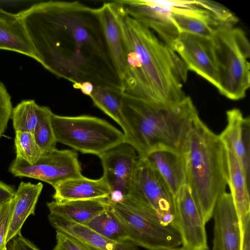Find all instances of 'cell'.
<instances>
[{
  "instance_id": "6",
  "label": "cell",
  "mask_w": 250,
  "mask_h": 250,
  "mask_svg": "<svg viewBox=\"0 0 250 250\" xmlns=\"http://www.w3.org/2000/svg\"><path fill=\"white\" fill-rule=\"evenodd\" d=\"M51 122L57 143L82 153L99 157L125 141L123 132L97 117L61 116L53 113Z\"/></svg>"
},
{
  "instance_id": "15",
  "label": "cell",
  "mask_w": 250,
  "mask_h": 250,
  "mask_svg": "<svg viewBox=\"0 0 250 250\" xmlns=\"http://www.w3.org/2000/svg\"><path fill=\"white\" fill-rule=\"evenodd\" d=\"M227 125L219 137L226 149L235 155L250 184V120L238 108L226 112Z\"/></svg>"
},
{
  "instance_id": "10",
  "label": "cell",
  "mask_w": 250,
  "mask_h": 250,
  "mask_svg": "<svg viewBox=\"0 0 250 250\" xmlns=\"http://www.w3.org/2000/svg\"><path fill=\"white\" fill-rule=\"evenodd\" d=\"M123 10L152 31L167 46L172 49L179 35L171 20L174 7L193 5L194 0H117Z\"/></svg>"
},
{
  "instance_id": "11",
  "label": "cell",
  "mask_w": 250,
  "mask_h": 250,
  "mask_svg": "<svg viewBox=\"0 0 250 250\" xmlns=\"http://www.w3.org/2000/svg\"><path fill=\"white\" fill-rule=\"evenodd\" d=\"M103 169V177L110 190L111 204L123 201L128 195L134 170L139 158L135 148L123 142L99 156Z\"/></svg>"
},
{
  "instance_id": "28",
  "label": "cell",
  "mask_w": 250,
  "mask_h": 250,
  "mask_svg": "<svg viewBox=\"0 0 250 250\" xmlns=\"http://www.w3.org/2000/svg\"><path fill=\"white\" fill-rule=\"evenodd\" d=\"M52 114L49 107L40 105L38 122L33 134L43 154L56 148L57 142L51 122Z\"/></svg>"
},
{
  "instance_id": "41",
  "label": "cell",
  "mask_w": 250,
  "mask_h": 250,
  "mask_svg": "<svg viewBox=\"0 0 250 250\" xmlns=\"http://www.w3.org/2000/svg\"></svg>"
},
{
  "instance_id": "5",
  "label": "cell",
  "mask_w": 250,
  "mask_h": 250,
  "mask_svg": "<svg viewBox=\"0 0 250 250\" xmlns=\"http://www.w3.org/2000/svg\"><path fill=\"white\" fill-rule=\"evenodd\" d=\"M211 40L217 71V89L229 99H243L250 85V44L245 33L234 24H224Z\"/></svg>"
},
{
  "instance_id": "36",
  "label": "cell",
  "mask_w": 250,
  "mask_h": 250,
  "mask_svg": "<svg viewBox=\"0 0 250 250\" xmlns=\"http://www.w3.org/2000/svg\"><path fill=\"white\" fill-rule=\"evenodd\" d=\"M241 250H250V221L242 229V244Z\"/></svg>"
},
{
  "instance_id": "29",
  "label": "cell",
  "mask_w": 250,
  "mask_h": 250,
  "mask_svg": "<svg viewBox=\"0 0 250 250\" xmlns=\"http://www.w3.org/2000/svg\"><path fill=\"white\" fill-rule=\"evenodd\" d=\"M14 145L17 158L30 165H34L43 155L38 146L33 133L15 132Z\"/></svg>"
},
{
  "instance_id": "4",
  "label": "cell",
  "mask_w": 250,
  "mask_h": 250,
  "mask_svg": "<svg viewBox=\"0 0 250 250\" xmlns=\"http://www.w3.org/2000/svg\"><path fill=\"white\" fill-rule=\"evenodd\" d=\"M122 113L129 130V144L141 158L159 146L180 150L193 121L199 116L187 96L176 104L160 105L124 92Z\"/></svg>"
},
{
  "instance_id": "31",
  "label": "cell",
  "mask_w": 250,
  "mask_h": 250,
  "mask_svg": "<svg viewBox=\"0 0 250 250\" xmlns=\"http://www.w3.org/2000/svg\"><path fill=\"white\" fill-rule=\"evenodd\" d=\"M13 108L11 96L3 83L0 82V139L11 119Z\"/></svg>"
},
{
  "instance_id": "17",
  "label": "cell",
  "mask_w": 250,
  "mask_h": 250,
  "mask_svg": "<svg viewBox=\"0 0 250 250\" xmlns=\"http://www.w3.org/2000/svg\"><path fill=\"white\" fill-rule=\"evenodd\" d=\"M171 20L179 34L188 33L211 38L222 23L207 10L195 5L174 7Z\"/></svg>"
},
{
  "instance_id": "32",
  "label": "cell",
  "mask_w": 250,
  "mask_h": 250,
  "mask_svg": "<svg viewBox=\"0 0 250 250\" xmlns=\"http://www.w3.org/2000/svg\"><path fill=\"white\" fill-rule=\"evenodd\" d=\"M56 243L52 250H99L68 234L56 230Z\"/></svg>"
},
{
  "instance_id": "18",
  "label": "cell",
  "mask_w": 250,
  "mask_h": 250,
  "mask_svg": "<svg viewBox=\"0 0 250 250\" xmlns=\"http://www.w3.org/2000/svg\"><path fill=\"white\" fill-rule=\"evenodd\" d=\"M54 201L62 202L72 200L108 198L110 188L102 176L92 179L83 176L67 179L54 186Z\"/></svg>"
},
{
  "instance_id": "26",
  "label": "cell",
  "mask_w": 250,
  "mask_h": 250,
  "mask_svg": "<svg viewBox=\"0 0 250 250\" xmlns=\"http://www.w3.org/2000/svg\"><path fill=\"white\" fill-rule=\"evenodd\" d=\"M84 225L113 241L121 242L128 240L124 227L110 207Z\"/></svg>"
},
{
  "instance_id": "23",
  "label": "cell",
  "mask_w": 250,
  "mask_h": 250,
  "mask_svg": "<svg viewBox=\"0 0 250 250\" xmlns=\"http://www.w3.org/2000/svg\"><path fill=\"white\" fill-rule=\"evenodd\" d=\"M110 205L108 198L46 203L49 214L85 225Z\"/></svg>"
},
{
  "instance_id": "21",
  "label": "cell",
  "mask_w": 250,
  "mask_h": 250,
  "mask_svg": "<svg viewBox=\"0 0 250 250\" xmlns=\"http://www.w3.org/2000/svg\"><path fill=\"white\" fill-rule=\"evenodd\" d=\"M228 185L239 220L241 230L250 221V184L237 158L226 149Z\"/></svg>"
},
{
  "instance_id": "19",
  "label": "cell",
  "mask_w": 250,
  "mask_h": 250,
  "mask_svg": "<svg viewBox=\"0 0 250 250\" xmlns=\"http://www.w3.org/2000/svg\"><path fill=\"white\" fill-rule=\"evenodd\" d=\"M0 49L38 58L19 14L0 8Z\"/></svg>"
},
{
  "instance_id": "2",
  "label": "cell",
  "mask_w": 250,
  "mask_h": 250,
  "mask_svg": "<svg viewBox=\"0 0 250 250\" xmlns=\"http://www.w3.org/2000/svg\"><path fill=\"white\" fill-rule=\"evenodd\" d=\"M117 8L124 47L123 92L160 105L187 96L183 83L188 70L176 52L150 29Z\"/></svg>"
},
{
  "instance_id": "13",
  "label": "cell",
  "mask_w": 250,
  "mask_h": 250,
  "mask_svg": "<svg viewBox=\"0 0 250 250\" xmlns=\"http://www.w3.org/2000/svg\"><path fill=\"white\" fill-rule=\"evenodd\" d=\"M172 49L185 64L216 88L218 77L211 38L188 33L179 34Z\"/></svg>"
},
{
  "instance_id": "37",
  "label": "cell",
  "mask_w": 250,
  "mask_h": 250,
  "mask_svg": "<svg viewBox=\"0 0 250 250\" xmlns=\"http://www.w3.org/2000/svg\"><path fill=\"white\" fill-rule=\"evenodd\" d=\"M94 87L91 83L84 82L78 85L75 88L80 89L83 94L89 96Z\"/></svg>"
},
{
  "instance_id": "9",
  "label": "cell",
  "mask_w": 250,
  "mask_h": 250,
  "mask_svg": "<svg viewBox=\"0 0 250 250\" xmlns=\"http://www.w3.org/2000/svg\"><path fill=\"white\" fill-rule=\"evenodd\" d=\"M8 171L15 177L37 179L53 187L67 179L83 176L77 153L57 148L43 154L34 165L16 157Z\"/></svg>"
},
{
  "instance_id": "7",
  "label": "cell",
  "mask_w": 250,
  "mask_h": 250,
  "mask_svg": "<svg viewBox=\"0 0 250 250\" xmlns=\"http://www.w3.org/2000/svg\"><path fill=\"white\" fill-rule=\"evenodd\" d=\"M110 208L119 220L128 240L148 250L179 247L181 237L175 227L165 223L153 210L129 196Z\"/></svg>"
},
{
  "instance_id": "39",
  "label": "cell",
  "mask_w": 250,
  "mask_h": 250,
  "mask_svg": "<svg viewBox=\"0 0 250 250\" xmlns=\"http://www.w3.org/2000/svg\"><path fill=\"white\" fill-rule=\"evenodd\" d=\"M2 250H7V248L6 247L4 248Z\"/></svg>"
},
{
  "instance_id": "40",
  "label": "cell",
  "mask_w": 250,
  "mask_h": 250,
  "mask_svg": "<svg viewBox=\"0 0 250 250\" xmlns=\"http://www.w3.org/2000/svg\"><path fill=\"white\" fill-rule=\"evenodd\" d=\"M10 250H11V249H10Z\"/></svg>"
},
{
  "instance_id": "12",
  "label": "cell",
  "mask_w": 250,
  "mask_h": 250,
  "mask_svg": "<svg viewBox=\"0 0 250 250\" xmlns=\"http://www.w3.org/2000/svg\"><path fill=\"white\" fill-rule=\"evenodd\" d=\"M175 226L182 248L188 250H208L205 224L188 186L184 185L174 196Z\"/></svg>"
},
{
  "instance_id": "20",
  "label": "cell",
  "mask_w": 250,
  "mask_h": 250,
  "mask_svg": "<svg viewBox=\"0 0 250 250\" xmlns=\"http://www.w3.org/2000/svg\"><path fill=\"white\" fill-rule=\"evenodd\" d=\"M48 218L56 230L68 234L99 250H139L129 240L116 242L110 240L84 225L49 214Z\"/></svg>"
},
{
  "instance_id": "33",
  "label": "cell",
  "mask_w": 250,
  "mask_h": 250,
  "mask_svg": "<svg viewBox=\"0 0 250 250\" xmlns=\"http://www.w3.org/2000/svg\"><path fill=\"white\" fill-rule=\"evenodd\" d=\"M15 203V197L0 204V250L6 247L5 242Z\"/></svg>"
},
{
  "instance_id": "8",
  "label": "cell",
  "mask_w": 250,
  "mask_h": 250,
  "mask_svg": "<svg viewBox=\"0 0 250 250\" xmlns=\"http://www.w3.org/2000/svg\"><path fill=\"white\" fill-rule=\"evenodd\" d=\"M127 196L154 211L165 223L175 226L174 197L160 174L145 158L139 157L137 161Z\"/></svg>"
},
{
  "instance_id": "34",
  "label": "cell",
  "mask_w": 250,
  "mask_h": 250,
  "mask_svg": "<svg viewBox=\"0 0 250 250\" xmlns=\"http://www.w3.org/2000/svg\"><path fill=\"white\" fill-rule=\"evenodd\" d=\"M11 240L10 249L12 250H40L31 241L23 237L21 232Z\"/></svg>"
},
{
  "instance_id": "38",
  "label": "cell",
  "mask_w": 250,
  "mask_h": 250,
  "mask_svg": "<svg viewBox=\"0 0 250 250\" xmlns=\"http://www.w3.org/2000/svg\"><path fill=\"white\" fill-rule=\"evenodd\" d=\"M160 250H188L187 249H185L182 247H178L175 248H172V249H162Z\"/></svg>"
},
{
  "instance_id": "16",
  "label": "cell",
  "mask_w": 250,
  "mask_h": 250,
  "mask_svg": "<svg viewBox=\"0 0 250 250\" xmlns=\"http://www.w3.org/2000/svg\"><path fill=\"white\" fill-rule=\"evenodd\" d=\"M145 159L160 174L174 197L186 184L185 165L180 150L159 146L151 150Z\"/></svg>"
},
{
  "instance_id": "25",
  "label": "cell",
  "mask_w": 250,
  "mask_h": 250,
  "mask_svg": "<svg viewBox=\"0 0 250 250\" xmlns=\"http://www.w3.org/2000/svg\"><path fill=\"white\" fill-rule=\"evenodd\" d=\"M89 97L96 107L122 127L125 142L129 143V130L122 113L123 91L108 87H94Z\"/></svg>"
},
{
  "instance_id": "14",
  "label": "cell",
  "mask_w": 250,
  "mask_h": 250,
  "mask_svg": "<svg viewBox=\"0 0 250 250\" xmlns=\"http://www.w3.org/2000/svg\"><path fill=\"white\" fill-rule=\"evenodd\" d=\"M214 220L211 250H241L242 230L230 193L218 200L212 215Z\"/></svg>"
},
{
  "instance_id": "3",
  "label": "cell",
  "mask_w": 250,
  "mask_h": 250,
  "mask_svg": "<svg viewBox=\"0 0 250 250\" xmlns=\"http://www.w3.org/2000/svg\"><path fill=\"white\" fill-rule=\"evenodd\" d=\"M186 184L206 224L228 185L227 150L218 135L197 117L180 148Z\"/></svg>"
},
{
  "instance_id": "35",
  "label": "cell",
  "mask_w": 250,
  "mask_h": 250,
  "mask_svg": "<svg viewBox=\"0 0 250 250\" xmlns=\"http://www.w3.org/2000/svg\"><path fill=\"white\" fill-rule=\"evenodd\" d=\"M15 188L0 181V204L7 202L15 196Z\"/></svg>"
},
{
  "instance_id": "22",
  "label": "cell",
  "mask_w": 250,
  "mask_h": 250,
  "mask_svg": "<svg viewBox=\"0 0 250 250\" xmlns=\"http://www.w3.org/2000/svg\"><path fill=\"white\" fill-rule=\"evenodd\" d=\"M98 8L105 39L122 80L124 71V47L117 6L114 1L105 2Z\"/></svg>"
},
{
  "instance_id": "27",
  "label": "cell",
  "mask_w": 250,
  "mask_h": 250,
  "mask_svg": "<svg viewBox=\"0 0 250 250\" xmlns=\"http://www.w3.org/2000/svg\"><path fill=\"white\" fill-rule=\"evenodd\" d=\"M40 106L34 100H26L13 107L11 119L15 132L33 133L38 120Z\"/></svg>"
},
{
  "instance_id": "30",
  "label": "cell",
  "mask_w": 250,
  "mask_h": 250,
  "mask_svg": "<svg viewBox=\"0 0 250 250\" xmlns=\"http://www.w3.org/2000/svg\"><path fill=\"white\" fill-rule=\"evenodd\" d=\"M198 6L207 10L218 21L222 23L235 24L237 18L227 8L215 2L209 0H196Z\"/></svg>"
},
{
  "instance_id": "24",
  "label": "cell",
  "mask_w": 250,
  "mask_h": 250,
  "mask_svg": "<svg viewBox=\"0 0 250 250\" xmlns=\"http://www.w3.org/2000/svg\"><path fill=\"white\" fill-rule=\"evenodd\" d=\"M43 188L39 182H21L15 193V203L5 242H9L21 232V228L30 215L35 214L36 206Z\"/></svg>"
},
{
  "instance_id": "1",
  "label": "cell",
  "mask_w": 250,
  "mask_h": 250,
  "mask_svg": "<svg viewBox=\"0 0 250 250\" xmlns=\"http://www.w3.org/2000/svg\"><path fill=\"white\" fill-rule=\"evenodd\" d=\"M38 60L73 83L123 91L107 46L99 8L78 1L50 0L18 13Z\"/></svg>"
}]
</instances>
